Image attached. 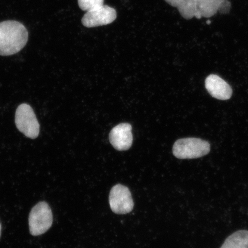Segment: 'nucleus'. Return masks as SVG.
<instances>
[{"label": "nucleus", "mask_w": 248, "mask_h": 248, "mask_svg": "<svg viewBox=\"0 0 248 248\" xmlns=\"http://www.w3.org/2000/svg\"><path fill=\"white\" fill-rule=\"evenodd\" d=\"M29 33L23 25L17 21L0 23V55L18 53L27 45Z\"/></svg>", "instance_id": "nucleus-1"}, {"label": "nucleus", "mask_w": 248, "mask_h": 248, "mask_svg": "<svg viewBox=\"0 0 248 248\" xmlns=\"http://www.w3.org/2000/svg\"><path fill=\"white\" fill-rule=\"evenodd\" d=\"M15 124L17 129L26 137L35 139L40 133V124L35 112L30 105L22 104L17 108Z\"/></svg>", "instance_id": "nucleus-4"}, {"label": "nucleus", "mask_w": 248, "mask_h": 248, "mask_svg": "<svg viewBox=\"0 0 248 248\" xmlns=\"http://www.w3.org/2000/svg\"><path fill=\"white\" fill-rule=\"evenodd\" d=\"M1 225L0 224V237H1Z\"/></svg>", "instance_id": "nucleus-13"}, {"label": "nucleus", "mask_w": 248, "mask_h": 248, "mask_svg": "<svg viewBox=\"0 0 248 248\" xmlns=\"http://www.w3.org/2000/svg\"><path fill=\"white\" fill-rule=\"evenodd\" d=\"M104 2V0H78L79 8L86 12L103 5Z\"/></svg>", "instance_id": "nucleus-12"}, {"label": "nucleus", "mask_w": 248, "mask_h": 248, "mask_svg": "<svg viewBox=\"0 0 248 248\" xmlns=\"http://www.w3.org/2000/svg\"><path fill=\"white\" fill-rule=\"evenodd\" d=\"M221 248H248V231L234 232L226 238Z\"/></svg>", "instance_id": "nucleus-11"}, {"label": "nucleus", "mask_w": 248, "mask_h": 248, "mask_svg": "<svg viewBox=\"0 0 248 248\" xmlns=\"http://www.w3.org/2000/svg\"><path fill=\"white\" fill-rule=\"evenodd\" d=\"M205 87L209 94L218 100H228L232 97V91L231 86L215 74H211L206 78Z\"/></svg>", "instance_id": "nucleus-9"}, {"label": "nucleus", "mask_w": 248, "mask_h": 248, "mask_svg": "<svg viewBox=\"0 0 248 248\" xmlns=\"http://www.w3.org/2000/svg\"><path fill=\"white\" fill-rule=\"evenodd\" d=\"M197 18H209L219 12L228 14L231 10V2L228 0H196Z\"/></svg>", "instance_id": "nucleus-8"}, {"label": "nucleus", "mask_w": 248, "mask_h": 248, "mask_svg": "<svg viewBox=\"0 0 248 248\" xmlns=\"http://www.w3.org/2000/svg\"><path fill=\"white\" fill-rule=\"evenodd\" d=\"M111 210L117 215H125L131 212L134 206L131 192L126 186L116 185L111 188L109 194Z\"/></svg>", "instance_id": "nucleus-5"}, {"label": "nucleus", "mask_w": 248, "mask_h": 248, "mask_svg": "<svg viewBox=\"0 0 248 248\" xmlns=\"http://www.w3.org/2000/svg\"><path fill=\"white\" fill-rule=\"evenodd\" d=\"M173 7L177 8L180 14L186 20L197 16L196 0H165Z\"/></svg>", "instance_id": "nucleus-10"}, {"label": "nucleus", "mask_w": 248, "mask_h": 248, "mask_svg": "<svg viewBox=\"0 0 248 248\" xmlns=\"http://www.w3.org/2000/svg\"><path fill=\"white\" fill-rule=\"evenodd\" d=\"M53 216L50 207L45 202H40L31 211L29 227L31 234L38 236L44 234L51 227Z\"/></svg>", "instance_id": "nucleus-3"}, {"label": "nucleus", "mask_w": 248, "mask_h": 248, "mask_svg": "<svg viewBox=\"0 0 248 248\" xmlns=\"http://www.w3.org/2000/svg\"><path fill=\"white\" fill-rule=\"evenodd\" d=\"M210 151L209 142L193 138L178 140L172 148L173 155L180 159H197L205 156Z\"/></svg>", "instance_id": "nucleus-2"}, {"label": "nucleus", "mask_w": 248, "mask_h": 248, "mask_svg": "<svg viewBox=\"0 0 248 248\" xmlns=\"http://www.w3.org/2000/svg\"><path fill=\"white\" fill-rule=\"evenodd\" d=\"M132 126L128 123H122L114 127L110 131V144L117 151L129 150L133 142Z\"/></svg>", "instance_id": "nucleus-7"}, {"label": "nucleus", "mask_w": 248, "mask_h": 248, "mask_svg": "<svg viewBox=\"0 0 248 248\" xmlns=\"http://www.w3.org/2000/svg\"><path fill=\"white\" fill-rule=\"evenodd\" d=\"M116 17L115 9L103 5L87 12L83 16L82 23L88 28L105 26L113 23Z\"/></svg>", "instance_id": "nucleus-6"}]
</instances>
